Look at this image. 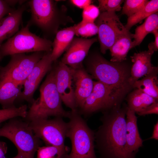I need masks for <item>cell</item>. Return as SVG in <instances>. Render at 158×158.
Returning <instances> with one entry per match:
<instances>
[{
  "instance_id": "1",
  "label": "cell",
  "mask_w": 158,
  "mask_h": 158,
  "mask_svg": "<svg viewBox=\"0 0 158 158\" xmlns=\"http://www.w3.org/2000/svg\"><path fill=\"white\" fill-rule=\"evenodd\" d=\"M127 106L121 104L106 110L102 124L95 133L96 146L102 158H135L128 149L125 116Z\"/></svg>"
},
{
  "instance_id": "2",
  "label": "cell",
  "mask_w": 158,
  "mask_h": 158,
  "mask_svg": "<svg viewBox=\"0 0 158 158\" xmlns=\"http://www.w3.org/2000/svg\"><path fill=\"white\" fill-rule=\"evenodd\" d=\"M86 71L94 78L123 98L133 87L129 83L130 68L122 62H113L95 53L86 59Z\"/></svg>"
},
{
  "instance_id": "3",
  "label": "cell",
  "mask_w": 158,
  "mask_h": 158,
  "mask_svg": "<svg viewBox=\"0 0 158 158\" xmlns=\"http://www.w3.org/2000/svg\"><path fill=\"white\" fill-rule=\"evenodd\" d=\"M40 96L34 100L25 118L30 121L48 118L50 116L68 118L70 111H66L58 91L54 70H51L41 85Z\"/></svg>"
},
{
  "instance_id": "4",
  "label": "cell",
  "mask_w": 158,
  "mask_h": 158,
  "mask_svg": "<svg viewBox=\"0 0 158 158\" xmlns=\"http://www.w3.org/2000/svg\"><path fill=\"white\" fill-rule=\"evenodd\" d=\"M28 4L31 16L27 24L37 27L46 35H55L60 25L73 22L67 15L65 7H59L55 1L31 0Z\"/></svg>"
},
{
  "instance_id": "5",
  "label": "cell",
  "mask_w": 158,
  "mask_h": 158,
  "mask_svg": "<svg viewBox=\"0 0 158 158\" xmlns=\"http://www.w3.org/2000/svg\"><path fill=\"white\" fill-rule=\"evenodd\" d=\"M66 137L71 142L68 158H97L95 151V133L77 110L70 111Z\"/></svg>"
},
{
  "instance_id": "6",
  "label": "cell",
  "mask_w": 158,
  "mask_h": 158,
  "mask_svg": "<svg viewBox=\"0 0 158 158\" xmlns=\"http://www.w3.org/2000/svg\"><path fill=\"white\" fill-rule=\"evenodd\" d=\"M14 118L0 128V137L11 141L18 152L25 158H34L41 144L40 139L35 135L29 123Z\"/></svg>"
},
{
  "instance_id": "7",
  "label": "cell",
  "mask_w": 158,
  "mask_h": 158,
  "mask_svg": "<svg viewBox=\"0 0 158 158\" xmlns=\"http://www.w3.org/2000/svg\"><path fill=\"white\" fill-rule=\"evenodd\" d=\"M27 24L0 46V60L4 57L26 52L51 51L52 42L30 31Z\"/></svg>"
},
{
  "instance_id": "8",
  "label": "cell",
  "mask_w": 158,
  "mask_h": 158,
  "mask_svg": "<svg viewBox=\"0 0 158 158\" xmlns=\"http://www.w3.org/2000/svg\"><path fill=\"white\" fill-rule=\"evenodd\" d=\"M35 135L48 145L57 148L68 158V150L65 145L68 124L62 118H48L33 121L29 123Z\"/></svg>"
},
{
  "instance_id": "9",
  "label": "cell",
  "mask_w": 158,
  "mask_h": 158,
  "mask_svg": "<svg viewBox=\"0 0 158 158\" xmlns=\"http://www.w3.org/2000/svg\"><path fill=\"white\" fill-rule=\"evenodd\" d=\"M44 54L43 51H37L29 55L21 53L11 55L8 64L0 68V78L9 79L23 86L25 80Z\"/></svg>"
},
{
  "instance_id": "10",
  "label": "cell",
  "mask_w": 158,
  "mask_h": 158,
  "mask_svg": "<svg viewBox=\"0 0 158 158\" xmlns=\"http://www.w3.org/2000/svg\"><path fill=\"white\" fill-rule=\"evenodd\" d=\"M96 22L100 51L103 54L106 53L119 37L130 32L120 21L115 12L100 13Z\"/></svg>"
},
{
  "instance_id": "11",
  "label": "cell",
  "mask_w": 158,
  "mask_h": 158,
  "mask_svg": "<svg viewBox=\"0 0 158 158\" xmlns=\"http://www.w3.org/2000/svg\"><path fill=\"white\" fill-rule=\"evenodd\" d=\"M123 99L106 85L94 81L92 91L80 109L81 112L88 115L101 110L106 111L121 104Z\"/></svg>"
},
{
  "instance_id": "12",
  "label": "cell",
  "mask_w": 158,
  "mask_h": 158,
  "mask_svg": "<svg viewBox=\"0 0 158 158\" xmlns=\"http://www.w3.org/2000/svg\"><path fill=\"white\" fill-rule=\"evenodd\" d=\"M54 70L56 87L62 102L71 111L77 110L70 67L61 61Z\"/></svg>"
},
{
  "instance_id": "13",
  "label": "cell",
  "mask_w": 158,
  "mask_h": 158,
  "mask_svg": "<svg viewBox=\"0 0 158 158\" xmlns=\"http://www.w3.org/2000/svg\"><path fill=\"white\" fill-rule=\"evenodd\" d=\"M51 52L45 54L23 83L24 89L19 98L32 103L34 94L46 74L51 70L53 62Z\"/></svg>"
},
{
  "instance_id": "14",
  "label": "cell",
  "mask_w": 158,
  "mask_h": 158,
  "mask_svg": "<svg viewBox=\"0 0 158 158\" xmlns=\"http://www.w3.org/2000/svg\"><path fill=\"white\" fill-rule=\"evenodd\" d=\"M97 41L96 38L74 37L66 50L61 62L72 68L82 65V62L87 55L90 47Z\"/></svg>"
},
{
  "instance_id": "15",
  "label": "cell",
  "mask_w": 158,
  "mask_h": 158,
  "mask_svg": "<svg viewBox=\"0 0 158 158\" xmlns=\"http://www.w3.org/2000/svg\"><path fill=\"white\" fill-rule=\"evenodd\" d=\"M70 68L73 77L76 107L81 109L92 91L94 81L83 65L75 68Z\"/></svg>"
},
{
  "instance_id": "16",
  "label": "cell",
  "mask_w": 158,
  "mask_h": 158,
  "mask_svg": "<svg viewBox=\"0 0 158 158\" xmlns=\"http://www.w3.org/2000/svg\"><path fill=\"white\" fill-rule=\"evenodd\" d=\"M154 52L148 50L135 53L130 57L133 64L130 68L129 83L132 87L140 78L158 69L157 67L154 66L151 63V57Z\"/></svg>"
},
{
  "instance_id": "17",
  "label": "cell",
  "mask_w": 158,
  "mask_h": 158,
  "mask_svg": "<svg viewBox=\"0 0 158 158\" xmlns=\"http://www.w3.org/2000/svg\"><path fill=\"white\" fill-rule=\"evenodd\" d=\"M26 9V6L23 4L0 21V46L4 41L10 38L19 31L23 14Z\"/></svg>"
},
{
  "instance_id": "18",
  "label": "cell",
  "mask_w": 158,
  "mask_h": 158,
  "mask_svg": "<svg viewBox=\"0 0 158 158\" xmlns=\"http://www.w3.org/2000/svg\"><path fill=\"white\" fill-rule=\"evenodd\" d=\"M135 113L127 107L126 114V141L129 152L135 156L139 148L142 146L143 142L139 133Z\"/></svg>"
},
{
  "instance_id": "19",
  "label": "cell",
  "mask_w": 158,
  "mask_h": 158,
  "mask_svg": "<svg viewBox=\"0 0 158 158\" xmlns=\"http://www.w3.org/2000/svg\"><path fill=\"white\" fill-rule=\"evenodd\" d=\"M22 87L11 80L0 78V104L3 109L14 106L15 101L21 93Z\"/></svg>"
},
{
  "instance_id": "20",
  "label": "cell",
  "mask_w": 158,
  "mask_h": 158,
  "mask_svg": "<svg viewBox=\"0 0 158 158\" xmlns=\"http://www.w3.org/2000/svg\"><path fill=\"white\" fill-rule=\"evenodd\" d=\"M75 35L74 26L58 31L52 42L51 57L54 61L66 51Z\"/></svg>"
},
{
  "instance_id": "21",
  "label": "cell",
  "mask_w": 158,
  "mask_h": 158,
  "mask_svg": "<svg viewBox=\"0 0 158 158\" xmlns=\"http://www.w3.org/2000/svg\"><path fill=\"white\" fill-rule=\"evenodd\" d=\"M133 34L130 32L119 37L109 49L111 58L110 61L122 62L126 59V56L132 44Z\"/></svg>"
},
{
  "instance_id": "22",
  "label": "cell",
  "mask_w": 158,
  "mask_h": 158,
  "mask_svg": "<svg viewBox=\"0 0 158 158\" xmlns=\"http://www.w3.org/2000/svg\"><path fill=\"white\" fill-rule=\"evenodd\" d=\"M158 69L135 82L133 88H136L144 93L158 100Z\"/></svg>"
},
{
  "instance_id": "23",
  "label": "cell",
  "mask_w": 158,
  "mask_h": 158,
  "mask_svg": "<svg viewBox=\"0 0 158 158\" xmlns=\"http://www.w3.org/2000/svg\"><path fill=\"white\" fill-rule=\"evenodd\" d=\"M158 28V12L153 14L146 18L144 22L138 26L133 34L134 40L131 48L139 45L146 36Z\"/></svg>"
},
{
  "instance_id": "24",
  "label": "cell",
  "mask_w": 158,
  "mask_h": 158,
  "mask_svg": "<svg viewBox=\"0 0 158 158\" xmlns=\"http://www.w3.org/2000/svg\"><path fill=\"white\" fill-rule=\"evenodd\" d=\"M158 101L138 89L129 93L127 99V107L138 113L143 109L152 103Z\"/></svg>"
},
{
  "instance_id": "25",
  "label": "cell",
  "mask_w": 158,
  "mask_h": 158,
  "mask_svg": "<svg viewBox=\"0 0 158 158\" xmlns=\"http://www.w3.org/2000/svg\"><path fill=\"white\" fill-rule=\"evenodd\" d=\"M158 0L149 1L147 4L138 12L128 17L127 23L124 26L129 30L134 25L139 23L150 15L158 12Z\"/></svg>"
},
{
  "instance_id": "26",
  "label": "cell",
  "mask_w": 158,
  "mask_h": 158,
  "mask_svg": "<svg viewBox=\"0 0 158 158\" xmlns=\"http://www.w3.org/2000/svg\"><path fill=\"white\" fill-rule=\"evenodd\" d=\"M26 105L18 107L14 106L0 109V124L9 119L17 117L25 118L28 112Z\"/></svg>"
},
{
  "instance_id": "27",
  "label": "cell",
  "mask_w": 158,
  "mask_h": 158,
  "mask_svg": "<svg viewBox=\"0 0 158 158\" xmlns=\"http://www.w3.org/2000/svg\"><path fill=\"white\" fill-rule=\"evenodd\" d=\"M74 26L75 35L78 36L87 37L97 34L98 32V27L94 22L82 20Z\"/></svg>"
},
{
  "instance_id": "28",
  "label": "cell",
  "mask_w": 158,
  "mask_h": 158,
  "mask_svg": "<svg viewBox=\"0 0 158 158\" xmlns=\"http://www.w3.org/2000/svg\"><path fill=\"white\" fill-rule=\"evenodd\" d=\"M148 1L147 0H125L122 13L130 17L140 10Z\"/></svg>"
},
{
  "instance_id": "29",
  "label": "cell",
  "mask_w": 158,
  "mask_h": 158,
  "mask_svg": "<svg viewBox=\"0 0 158 158\" xmlns=\"http://www.w3.org/2000/svg\"><path fill=\"white\" fill-rule=\"evenodd\" d=\"M37 152V158H68L57 148L52 145L40 147Z\"/></svg>"
},
{
  "instance_id": "30",
  "label": "cell",
  "mask_w": 158,
  "mask_h": 158,
  "mask_svg": "<svg viewBox=\"0 0 158 158\" xmlns=\"http://www.w3.org/2000/svg\"><path fill=\"white\" fill-rule=\"evenodd\" d=\"M99 7L101 13L120 11L121 5L124 1L123 0H99Z\"/></svg>"
},
{
  "instance_id": "31",
  "label": "cell",
  "mask_w": 158,
  "mask_h": 158,
  "mask_svg": "<svg viewBox=\"0 0 158 158\" xmlns=\"http://www.w3.org/2000/svg\"><path fill=\"white\" fill-rule=\"evenodd\" d=\"M98 7L90 4L83 9L82 20L91 22H94L100 14Z\"/></svg>"
},
{
  "instance_id": "32",
  "label": "cell",
  "mask_w": 158,
  "mask_h": 158,
  "mask_svg": "<svg viewBox=\"0 0 158 158\" xmlns=\"http://www.w3.org/2000/svg\"><path fill=\"white\" fill-rule=\"evenodd\" d=\"M140 116H145L150 114H158V101L156 102L137 113Z\"/></svg>"
},
{
  "instance_id": "33",
  "label": "cell",
  "mask_w": 158,
  "mask_h": 158,
  "mask_svg": "<svg viewBox=\"0 0 158 158\" xmlns=\"http://www.w3.org/2000/svg\"><path fill=\"white\" fill-rule=\"evenodd\" d=\"M15 9L6 0H0V22L5 15L8 14Z\"/></svg>"
},
{
  "instance_id": "34",
  "label": "cell",
  "mask_w": 158,
  "mask_h": 158,
  "mask_svg": "<svg viewBox=\"0 0 158 158\" xmlns=\"http://www.w3.org/2000/svg\"><path fill=\"white\" fill-rule=\"evenodd\" d=\"M158 28H156L152 32L154 35V40L150 43L148 45L149 50L154 51L158 49Z\"/></svg>"
},
{
  "instance_id": "35",
  "label": "cell",
  "mask_w": 158,
  "mask_h": 158,
  "mask_svg": "<svg viewBox=\"0 0 158 158\" xmlns=\"http://www.w3.org/2000/svg\"><path fill=\"white\" fill-rule=\"evenodd\" d=\"M70 1L74 5L83 9L91 4L92 2L90 0H71Z\"/></svg>"
},
{
  "instance_id": "36",
  "label": "cell",
  "mask_w": 158,
  "mask_h": 158,
  "mask_svg": "<svg viewBox=\"0 0 158 158\" xmlns=\"http://www.w3.org/2000/svg\"><path fill=\"white\" fill-rule=\"evenodd\" d=\"M7 151L6 143L0 141V158H7L5 156Z\"/></svg>"
},
{
  "instance_id": "37",
  "label": "cell",
  "mask_w": 158,
  "mask_h": 158,
  "mask_svg": "<svg viewBox=\"0 0 158 158\" xmlns=\"http://www.w3.org/2000/svg\"><path fill=\"white\" fill-rule=\"evenodd\" d=\"M150 139H154L156 140H158V122L154 125L153 132L152 136L150 138Z\"/></svg>"
},
{
  "instance_id": "38",
  "label": "cell",
  "mask_w": 158,
  "mask_h": 158,
  "mask_svg": "<svg viewBox=\"0 0 158 158\" xmlns=\"http://www.w3.org/2000/svg\"><path fill=\"white\" fill-rule=\"evenodd\" d=\"M12 158H25L24 156L21 153L18 152L17 155L15 157Z\"/></svg>"
}]
</instances>
